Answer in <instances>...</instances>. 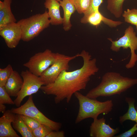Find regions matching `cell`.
Listing matches in <instances>:
<instances>
[{"mask_svg":"<svg viewBox=\"0 0 137 137\" xmlns=\"http://www.w3.org/2000/svg\"><path fill=\"white\" fill-rule=\"evenodd\" d=\"M15 114L8 110L0 117V137H20L11 124L16 117Z\"/></svg>","mask_w":137,"mask_h":137,"instance_id":"12","label":"cell"},{"mask_svg":"<svg viewBox=\"0 0 137 137\" xmlns=\"http://www.w3.org/2000/svg\"><path fill=\"white\" fill-rule=\"evenodd\" d=\"M137 131V124H135L131 128L120 134L115 136L116 137H130L135 133Z\"/></svg>","mask_w":137,"mask_h":137,"instance_id":"28","label":"cell"},{"mask_svg":"<svg viewBox=\"0 0 137 137\" xmlns=\"http://www.w3.org/2000/svg\"><path fill=\"white\" fill-rule=\"evenodd\" d=\"M44 5L45 7L48 9L50 24L57 25L62 24L63 18L60 14L59 3L56 0H46Z\"/></svg>","mask_w":137,"mask_h":137,"instance_id":"14","label":"cell"},{"mask_svg":"<svg viewBox=\"0 0 137 137\" xmlns=\"http://www.w3.org/2000/svg\"><path fill=\"white\" fill-rule=\"evenodd\" d=\"M14 129L18 131L23 137H34L32 131L25 124L20 114H16V117L12 123Z\"/></svg>","mask_w":137,"mask_h":137,"instance_id":"19","label":"cell"},{"mask_svg":"<svg viewBox=\"0 0 137 137\" xmlns=\"http://www.w3.org/2000/svg\"><path fill=\"white\" fill-rule=\"evenodd\" d=\"M23 80L21 75L13 70L7 80L4 87L10 96L16 97L22 88Z\"/></svg>","mask_w":137,"mask_h":137,"instance_id":"13","label":"cell"},{"mask_svg":"<svg viewBox=\"0 0 137 137\" xmlns=\"http://www.w3.org/2000/svg\"><path fill=\"white\" fill-rule=\"evenodd\" d=\"M78 57H80L79 54L71 56L57 53L54 63L40 76L44 83V85L54 82L63 70H68L70 61Z\"/></svg>","mask_w":137,"mask_h":137,"instance_id":"9","label":"cell"},{"mask_svg":"<svg viewBox=\"0 0 137 137\" xmlns=\"http://www.w3.org/2000/svg\"><path fill=\"white\" fill-rule=\"evenodd\" d=\"M126 102L128 104V109L127 112L119 117V122L121 124L126 121L131 120L137 124V111L134 106L135 99L132 97H126Z\"/></svg>","mask_w":137,"mask_h":137,"instance_id":"18","label":"cell"},{"mask_svg":"<svg viewBox=\"0 0 137 137\" xmlns=\"http://www.w3.org/2000/svg\"><path fill=\"white\" fill-rule=\"evenodd\" d=\"M137 84V78L125 77L118 73L108 72L102 76L100 83L91 90L86 95L91 98L120 95Z\"/></svg>","mask_w":137,"mask_h":137,"instance_id":"2","label":"cell"},{"mask_svg":"<svg viewBox=\"0 0 137 137\" xmlns=\"http://www.w3.org/2000/svg\"><path fill=\"white\" fill-rule=\"evenodd\" d=\"M20 75L23 80V85L14 101V105L17 107L21 106L25 97L36 93L42 86L45 85L40 77L35 75L29 70L22 71Z\"/></svg>","mask_w":137,"mask_h":137,"instance_id":"7","label":"cell"},{"mask_svg":"<svg viewBox=\"0 0 137 137\" xmlns=\"http://www.w3.org/2000/svg\"><path fill=\"white\" fill-rule=\"evenodd\" d=\"M108 39L111 43L110 49L113 51L118 52L121 47L124 49H130V58L125 67L128 69L133 67L137 61V55L135 52L137 49V36L133 27H128L125 30L124 35L117 40L113 41L111 38Z\"/></svg>","mask_w":137,"mask_h":137,"instance_id":"5","label":"cell"},{"mask_svg":"<svg viewBox=\"0 0 137 137\" xmlns=\"http://www.w3.org/2000/svg\"><path fill=\"white\" fill-rule=\"evenodd\" d=\"M135 108V109H136V110L137 111V107H136Z\"/></svg>","mask_w":137,"mask_h":137,"instance_id":"33","label":"cell"},{"mask_svg":"<svg viewBox=\"0 0 137 137\" xmlns=\"http://www.w3.org/2000/svg\"><path fill=\"white\" fill-rule=\"evenodd\" d=\"M22 31V40L28 42L38 36L50 24L48 11L38 13L18 22Z\"/></svg>","mask_w":137,"mask_h":137,"instance_id":"4","label":"cell"},{"mask_svg":"<svg viewBox=\"0 0 137 137\" xmlns=\"http://www.w3.org/2000/svg\"><path fill=\"white\" fill-rule=\"evenodd\" d=\"M3 2L4 6L0 10V28L7 24L16 21L11 10L12 0H4Z\"/></svg>","mask_w":137,"mask_h":137,"instance_id":"17","label":"cell"},{"mask_svg":"<svg viewBox=\"0 0 137 137\" xmlns=\"http://www.w3.org/2000/svg\"><path fill=\"white\" fill-rule=\"evenodd\" d=\"M53 130L49 126L41 124L36 129L32 131L34 137H46Z\"/></svg>","mask_w":137,"mask_h":137,"instance_id":"25","label":"cell"},{"mask_svg":"<svg viewBox=\"0 0 137 137\" xmlns=\"http://www.w3.org/2000/svg\"><path fill=\"white\" fill-rule=\"evenodd\" d=\"M80 56L83 61L81 68L71 72L64 70L54 82L41 87L40 89L44 94L55 96L56 104L64 99L68 103L76 92L85 89L90 77L98 71L96 59H92L88 52L83 50Z\"/></svg>","mask_w":137,"mask_h":137,"instance_id":"1","label":"cell"},{"mask_svg":"<svg viewBox=\"0 0 137 137\" xmlns=\"http://www.w3.org/2000/svg\"><path fill=\"white\" fill-rule=\"evenodd\" d=\"M76 10L79 14L84 13L89 7L92 0H71Z\"/></svg>","mask_w":137,"mask_h":137,"instance_id":"23","label":"cell"},{"mask_svg":"<svg viewBox=\"0 0 137 137\" xmlns=\"http://www.w3.org/2000/svg\"><path fill=\"white\" fill-rule=\"evenodd\" d=\"M58 2H59L60 1L62 0H56Z\"/></svg>","mask_w":137,"mask_h":137,"instance_id":"32","label":"cell"},{"mask_svg":"<svg viewBox=\"0 0 137 137\" xmlns=\"http://www.w3.org/2000/svg\"><path fill=\"white\" fill-rule=\"evenodd\" d=\"M10 110L16 114L23 115L33 118L41 124L49 126L53 130H59L61 127V123L49 119L39 110L34 104L32 95L29 96L24 104L17 108H12Z\"/></svg>","mask_w":137,"mask_h":137,"instance_id":"6","label":"cell"},{"mask_svg":"<svg viewBox=\"0 0 137 137\" xmlns=\"http://www.w3.org/2000/svg\"><path fill=\"white\" fill-rule=\"evenodd\" d=\"M136 28L137 30V25L136 26Z\"/></svg>","mask_w":137,"mask_h":137,"instance_id":"34","label":"cell"},{"mask_svg":"<svg viewBox=\"0 0 137 137\" xmlns=\"http://www.w3.org/2000/svg\"><path fill=\"white\" fill-rule=\"evenodd\" d=\"M93 120L90 126L89 134L91 137H112L119 132L118 128L113 129L107 124L104 117Z\"/></svg>","mask_w":137,"mask_h":137,"instance_id":"11","label":"cell"},{"mask_svg":"<svg viewBox=\"0 0 137 137\" xmlns=\"http://www.w3.org/2000/svg\"><path fill=\"white\" fill-rule=\"evenodd\" d=\"M125 0H107V10L117 18L123 14V5Z\"/></svg>","mask_w":137,"mask_h":137,"instance_id":"20","label":"cell"},{"mask_svg":"<svg viewBox=\"0 0 137 137\" xmlns=\"http://www.w3.org/2000/svg\"><path fill=\"white\" fill-rule=\"evenodd\" d=\"M102 22L111 27H116L123 23L120 21H115L107 18L102 15L98 10L89 15L87 19L86 23H89L97 26Z\"/></svg>","mask_w":137,"mask_h":137,"instance_id":"16","label":"cell"},{"mask_svg":"<svg viewBox=\"0 0 137 137\" xmlns=\"http://www.w3.org/2000/svg\"><path fill=\"white\" fill-rule=\"evenodd\" d=\"M13 71L10 64H8L4 68H0V86H5Z\"/></svg>","mask_w":137,"mask_h":137,"instance_id":"24","label":"cell"},{"mask_svg":"<svg viewBox=\"0 0 137 137\" xmlns=\"http://www.w3.org/2000/svg\"><path fill=\"white\" fill-rule=\"evenodd\" d=\"M64 132L63 130H53L46 137H64Z\"/></svg>","mask_w":137,"mask_h":137,"instance_id":"29","label":"cell"},{"mask_svg":"<svg viewBox=\"0 0 137 137\" xmlns=\"http://www.w3.org/2000/svg\"><path fill=\"white\" fill-rule=\"evenodd\" d=\"M57 53H53L48 49L39 52L31 57L23 65L35 75L40 76L54 62Z\"/></svg>","mask_w":137,"mask_h":137,"instance_id":"8","label":"cell"},{"mask_svg":"<svg viewBox=\"0 0 137 137\" xmlns=\"http://www.w3.org/2000/svg\"><path fill=\"white\" fill-rule=\"evenodd\" d=\"M103 2V0H92L89 7L83 13L84 16L81 18L80 22L83 24H86L87 20L88 17L93 13L99 10L100 6Z\"/></svg>","mask_w":137,"mask_h":137,"instance_id":"21","label":"cell"},{"mask_svg":"<svg viewBox=\"0 0 137 137\" xmlns=\"http://www.w3.org/2000/svg\"><path fill=\"white\" fill-rule=\"evenodd\" d=\"M59 3L63 11V28L65 31H68L71 29L72 26L70 18L72 14L76 10V9L71 0H62Z\"/></svg>","mask_w":137,"mask_h":137,"instance_id":"15","label":"cell"},{"mask_svg":"<svg viewBox=\"0 0 137 137\" xmlns=\"http://www.w3.org/2000/svg\"><path fill=\"white\" fill-rule=\"evenodd\" d=\"M6 92L4 87L0 86V104L14 105L13 101Z\"/></svg>","mask_w":137,"mask_h":137,"instance_id":"27","label":"cell"},{"mask_svg":"<svg viewBox=\"0 0 137 137\" xmlns=\"http://www.w3.org/2000/svg\"><path fill=\"white\" fill-rule=\"evenodd\" d=\"M0 35L3 38L8 48H15L22 39L20 27L17 22L7 24L0 28Z\"/></svg>","mask_w":137,"mask_h":137,"instance_id":"10","label":"cell"},{"mask_svg":"<svg viewBox=\"0 0 137 137\" xmlns=\"http://www.w3.org/2000/svg\"><path fill=\"white\" fill-rule=\"evenodd\" d=\"M74 95L78 100L79 108L75 123H78L88 118H97L101 114H107L112 110L113 104L112 100L100 101L96 99L90 98L79 91Z\"/></svg>","mask_w":137,"mask_h":137,"instance_id":"3","label":"cell"},{"mask_svg":"<svg viewBox=\"0 0 137 137\" xmlns=\"http://www.w3.org/2000/svg\"><path fill=\"white\" fill-rule=\"evenodd\" d=\"M122 15L125 22L136 26L137 25V9H128L124 12Z\"/></svg>","mask_w":137,"mask_h":137,"instance_id":"22","label":"cell"},{"mask_svg":"<svg viewBox=\"0 0 137 137\" xmlns=\"http://www.w3.org/2000/svg\"><path fill=\"white\" fill-rule=\"evenodd\" d=\"M6 106L4 104H0V112L3 113L6 111Z\"/></svg>","mask_w":137,"mask_h":137,"instance_id":"30","label":"cell"},{"mask_svg":"<svg viewBox=\"0 0 137 137\" xmlns=\"http://www.w3.org/2000/svg\"><path fill=\"white\" fill-rule=\"evenodd\" d=\"M4 6V3L3 2L0 1V10L3 9Z\"/></svg>","mask_w":137,"mask_h":137,"instance_id":"31","label":"cell"},{"mask_svg":"<svg viewBox=\"0 0 137 137\" xmlns=\"http://www.w3.org/2000/svg\"><path fill=\"white\" fill-rule=\"evenodd\" d=\"M20 115L25 124L31 131L41 124L39 121L31 117L22 114Z\"/></svg>","mask_w":137,"mask_h":137,"instance_id":"26","label":"cell"}]
</instances>
